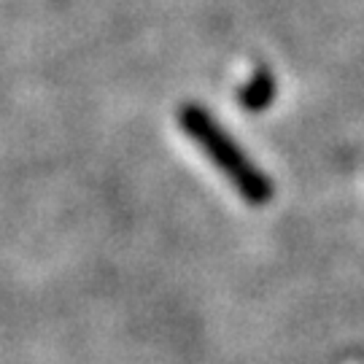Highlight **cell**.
I'll return each instance as SVG.
<instances>
[{"mask_svg":"<svg viewBox=\"0 0 364 364\" xmlns=\"http://www.w3.org/2000/svg\"><path fill=\"white\" fill-rule=\"evenodd\" d=\"M275 95H278V81H275L273 70L259 68L246 81V87L237 92V103L248 114H262V111H267L273 105Z\"/></svg>","mask_w":364,"mask_h":364,"instance_id":"cell-2","label":"cell"},{"mask_svg":"<svg viewBox=\"0 0 364 364\" xmlns=\"http://www.w3.org/2000/svg\"><path fill=\"white\" fill-rule=\"evenodd\" d=\"M178 124L186 138L221 170L248 205H267L275 195L270 176L235 144V138L210 117L203 105L186 103L178 111Z\"/></svg>","mask_w":364,"mask_h":364,"instance_id":"cell-1","label":"cell"}]
</instances>
